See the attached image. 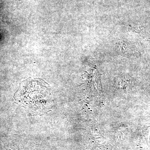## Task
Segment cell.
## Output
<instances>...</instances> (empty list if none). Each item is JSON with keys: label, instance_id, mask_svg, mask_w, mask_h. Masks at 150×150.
I'll return each mask as SVG.
<instances>
[{"label": "cell", "instance_id": "cell-1", "mask_svg": "<svg viewBox=\"0 0 150 150\" xmlns=\"http://www.w3.org/2000/svg\"><path fill=\"white\" fill-rule=\"evenodd\" d=\"M50 95L49 86L44 81L27 80L23 82L14 98L24 107L40 112L46 110Z\"/></svg>", "mask_w": 150, "mask_h": 150}]
</instances>
